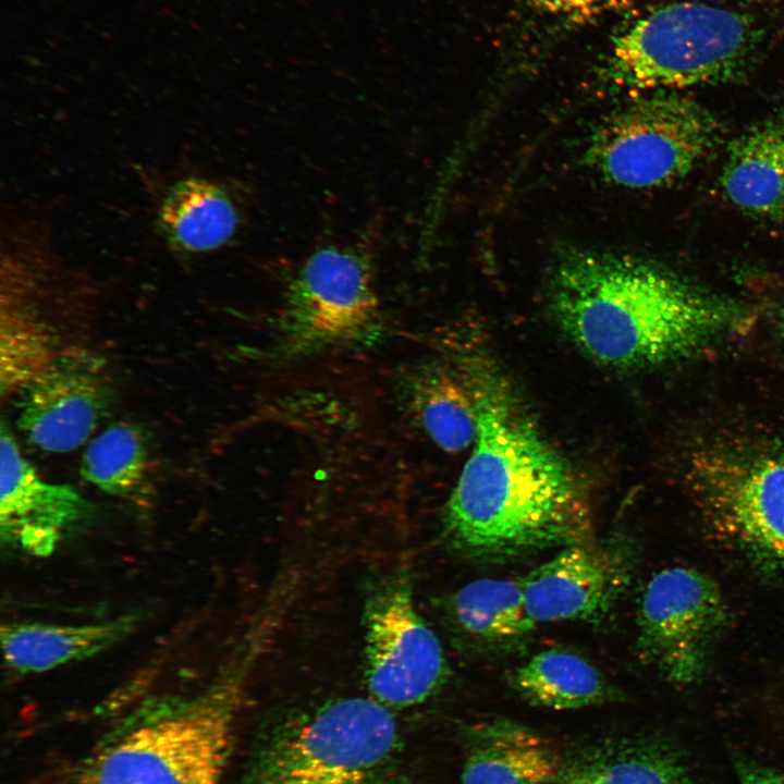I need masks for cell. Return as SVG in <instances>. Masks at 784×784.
Segmentation results:
<instances>
[{
    "label": "cell",
    "mask_w": 784,
    "mask_h": 784,
    "mask_svg": "<svg viewBox=\"0 0 784 784\" xmlns=\"http://www.w3.org/2000/svg\"><path fill=\"white\" fill-rule=\"evenodd\" d=\"M462 369L477 431L444 509L452 546L500 559L587 542L590 512L571 464L494 365L468 357Z\"/></svg>",
    "instance_id": "cell-1"
},
{
    "label": "cell",
    "mask_w": 784,
    "mask_h": 784,
    "mask_svg": "<svg viewBox=\"0 0 784 784\" xmlns=\"http://www.w3.org/2000/svg\"><path fill=\"white\" fill-rule=\"evenodd\" d=\"M549 307L565 336L616 369L656 366L687 354L733 324L725 302L652 262L574 250L555 266Z\"/></svg>",
    "instance_id": "cell-2"
},
{
    "label": "cell",
    "mask_w": 784,
    "mask_h": 784,
    "mask_svg": "<svg viewBox=\"0 0 784 784\" xmlns=\"http://www.w3.org/2000/svg\"><path fill=\"white\" fill-rule=\"evenodd\" d=\"M242 677L161 709L62 767L46 784H220L242 700Z\"/></svg>",
    "instance_id": "cell-3"
},
{
    "label": "cell",
    "mask_w": 784,
    "mask_h": 784,
    "mask_svg": "<svg viewBox=\"0 0 784 784\" xmlns=\"http://www.w3.org/2000/svg\"><path fill=\"white\" fill-rule=\"evenodd\" d=\"M763 29L749 15L702 2H673L630 24L613 41L610 77L618 85L672 90L740 78Z\"/></svg>",
    "instance_id": "cell-4"
},
{
    "label": "cell",
    "mask_w": 784,
    "mask_h": 784,
    "mask_svg": "<svg viewBox=\"0 0 784 784\" xmlns=\"http://www.w3.org/2000/svg\"><path fill=\"white\" fill-rule=\"evenodd\" d=\"M396 723L373 698L331 701L274 730L245 784H394Z\"/></svg>",
    "instance_id": "cell-5"
},
{
    "label": "cell",
    "mask_w": 784,
    "mask_h": 784,
    "mask_svg": "<svg viewBox=\"0 0 784 784\" xmlns=\"http://www.w3.org/2000/svg\"><path fill=\"white\" fill-rule=\"evenodd\" d=\"M716 136V122L703 107L659 90L607 118L592 134L585 156L612 184L661 187L685 177Z\"/></svg>",
    "instance_id": "cell-6"
},
{
    "label": "cell",
    "mask_w": 784,
    "mask_h": 784,
    "mask_svg": "<svg viewBox=\"0 0 784 784\" xmlns=\"http://www.w3.org/2000/svg\"><path fill=\"white\" fill-rule=\"evenodd\" d=\"M381 331L370 260L352 247L327 246L313 253L287 285L275 350L309 356L372 342Z\"/></svg>",
    "instance_id": "cell-7"
},
{
    "label": "cell",
    "mask_w": 784,
    "mask_h": 784,
    "mask_svg": "<svg viewBox=\"0 0 784 784\" xmlns=\"http://www.w3.org/2000/svg\"><path fill=\"white\" fill-rule=\"evenodd\" d=\"M689 479L720 537L784 573V451L703 453L693 462Z\"/></svg>",
    "instance_id": "cell-8"
},
{
    "label": "cell",
    "mask_w": 784,
    "mask_h": 784,
    "mask_svg": "<svg viewBox=\"0 0 784 784\" xmlns=\"http://www.w3.org/2000/svg\"><path fill=\"white\" fill-rule=\"evenodd\" d=\"M366 681L373 699L408 707L433 695L448 676L439 638L420 616L407 579L385 580L365 611Z\"/></svg>",
    "instance_id": "cell-9"
},
{
    "label": "cell",
    "mask_w": 784,
    "mask_h": 784,
    "mask_svg": "<svg viewBox=\"0 0 784 784\" xmlns=\"http://www.w3.org/2000/svg\"><path fill=\"white\" fill-rule=\"evenodd\" d=\"M723 618L721 593L709 577L693 568H665L642 596L639 646L670 681L689 684L702 673Z\"/></svg>",
    "instance_id": "cell-10"
},
{
    "label": "cell",
    "mask_w": 784,
    "mask_h": 784,
    "mask_svg": "<svg viewBox=\"0 0 784 784\" xmlns=\"http://www.w3.org/2000/svg\"><path fill=\"white\" fill-rule=\"evenodd\" d=\"M88 505L71 486L40 478L23 457L10 430L0 433V536L3 543L48 556L63 532L87 515Z\"/></svg>",
    "instance_id": "cell-11"
},
{
    "label": "cell",
    "mask_w": 784,
    "mask_h": 784,
    "mask_svg": "<svg viewBox=\"0 0 784 784\" xmlns=\"http://www.w3.org/2000/svg\"><path fill=\"white\" fill-rule=\"evenodd\" d=\"M108 402V389L95 372L53 362L21 390L19 426L40 450L69 452L93 433Z\"/></svg>",
    "instance_id": "cell-12"
},
{
    "label": "cell",
    "mask_w": 784,
    "mask_h": 784,
    "mask_svg": "<svg viewBox=\"0 0 784 784\" xmlns=\"http://www.w3.org/2000/svg\"><path fill=\"white\" fill-rule=\"evenodd\" d=\"M561 549L522 579L526 610L536 624L599 617L623 585L621 563L604 551L587 542Z\"/></svg>",
    "instance_id": "cell-13"
},
{
    "label": "cell",
    "mask_w": 784,
    "mask_h": 784,
    "mask_svg": "<svg viewBox=\"0 0 784 784\" xmlns=\"http://www.w3.org/2000/svg\"><path fill=\"white\" fill-rule=\"evenodd\" d=\"M135 626L136 617L131 614L79 625L8 624L1 627L2 654L7 665L17 673L46 672L112 648Z\"/></svg>",
    "instance_id": "cell-14"
},
{
    "label": "cell",
    "mask_w": 784,
    "mask_h": 784,
    "mask_svg": "<svg viewBox=\"0 0 784 784\" xmlns=\"http://www.w3.org/2000/svg\"><path fill=\"white\" fill-rule=\"evenodd\" d=\"M160 233L176 253H207L225 245L236 232V207L219 184L189 176L169 187L157 212Z\"/></svg>",
    "instance_id": "cell-15"
},
{
    "label": "cell",
    "mask_w": 784,
    "mask_h": 784,
    "mask_svg": "<svg viewBox=\"0 0 784 784\" xmlns=\"http://www.w3.org/2000/svg\"><path fill=\"white\" fill-rule=\"evenodd\" d=\"M560 765L556 750L539 734L495 721L476 731L461 784H546Z\"/></svg>",
    "instance_id": "cell-16"
},
{
    "label": "cell",
    "mask_w": 784,
    "mask_h": 784,
    "mask_svg": "<svg viewBox=\"0 0 784 784\" xmlns=\"http://www.w3.org/2000/svg\"><path fill=\"white\" fill-rule=\"evenodd\" d=\"M407 408L429 439L448 453L473 445L477 431L474 396L462 370L431 364L403 381Z\"/></svg>",
    "instance_id": "cell-17"
},
{
    "label": "cell",
    "mask_w": 784,
    "mask_h": 784,
    "mask_svg": "<svg viewBox=\"0 0 784 784\" xmlns=\"http://www.w3.org/2000/svg\"><path fill=\"white\" fill-rule=\"evenodd\" d=\"M721 183L727 198L747 213L784 218V128L772 119L736 138Z\"/></svg>",
    "instance_id": "cell-18"
},
{
    "label": "cell",
    "mask_w": 784,
    "mask_h": 784,
    "mask_svg": "<svg viewBox=\"0 0 784 784\" xmlns=\"http://www.w3.org/2000/svg\"><path fill=\"white\" fill-rule=\"evenodd\" d=\"M511 682L530 703L554 710L601 705L617 696L593 664L560 649L535 654L513 671Z\"/></svg>",
    "instance_id": "cell-19"
},
{
    "label": "cell",
    "mask_w": 784,
    "mask_h": 784,
    "mask_svg": "<svg viewBox=\"0 0 784 784\" xmlns=\"http://www.w3.org/2000/svg\"><path fill=\"white\" fill-rule=\"evenodd\" d=\"M451 609L464 633L487 642L520 638L536 626L526 610L522 580H473L456 591Z\"/></svg>",
    "instance_id": "cell-20"
},
{
    "label": "cell",
    "mask_w": 784,
    "mask_h": 784,
    "mask_svg": "<svg viewBox=\"0 0 784 784\" xmlns=\"http://www.w3.org/2000/svg\"><path fill=\"white\" fill-rule=\"evenodd\" d=\"M146 467V446L139 431L115 424L89 442L81 469L84 478L103 492L125 495L140 483Z\"/></svg>",
    "instance_id": "cell-21"
},
{
    "label": "cell",
    "mask_w": 784,
    "mask_h": 784,
    "mask_svg": "<svg viewBox=\"0 0 784 784\" xmlns=\"http://www.w3.org/2000/svg\"><path fill=\"white\" fill-rule=\"evenodd\" d=\"M0 383L2 393L21 391L52 363L44 327L21 304L1 303Z\"/></svg>",
    "instance_id": "cell-22"
},
{
    "label": "cell",
    "mask_w": 784,
    "mask_h": 784,
    "mask_svg": "<svg viewBox=\"0 0 784 784\" xmlns=\"http://www.w3.org/2000/svg\"><path fill=\"white\" fill-rule=\"evenodd\" d=\"M581 770L590 784H678L681 777L671 754L652 746L621 749Z\"/></svg>",
    "instance_id": "cell-23"
},
{
    "label": "cell",
    "mask_w": 784,
    "mask_h": 784,
    "mask_svg": "<svg viewBox=\"0 0 784 784\" xmlns=\"http://www.w3.org/2000/svg\"><path fill=\"white\" fill-rule=\"evenodd\" d=\"M537 13L566 26L627 9L639 0H525Z\"/></svg>",
    "instance_id": "cell-24"
},
{
    "label": "cell",
    "mask_w": 784,
    "mask_h": 784,
    "mask_svg": "<svg viewBox=\"0 0 784 784\" xmlns=\"http://www.w3.org/2000/svg\"><path fill=\"white\" fill-rule=\"evenodd\" d=\"M742 784H784V773L749 761L737 763Z\"/></svg>",
    "instance_id": "cell-25"
},
{
    "label": "cell",
    "mask_w": 784,
    "mask_h": 784,
    "mask_svg": "<svg viewBox=\"0 0 784 784\" xmlns=\"http://www.w3.org/2000/svg\"><path fill=\"white\" fill-rule=\"evenodd\" d=\"M564 784H590L588 781V777L584 773L583 770L574 771L566 779Z\"/></svg>",
    "instance_id": "cell-26"
},
{
    "label": "cell",
    "mask_w": 784,
    "mask_h": 784,
    "mask_svg": "<svg viewBox=\"0 0 784 784\" xmlns=\"http://www.w3.org/2000/svg\"><path fill=\"white\" fill-rule=\"evenodd\" d=\"M773 120L784 128V100L782 101L781 106L779 107Z\"/></svg>",
    "instance_id": "cell-27"
},
{
    "label": "cell",
    "mask_w": 784,
    "mask_h": 784,
    "mask_svg": "<svg viewBox=\"0 0 784 784\" xmlns=\"http://www.w3.org/2000/svg\"><path fill=\"white\" fill-rule=\"evenodd\" d=\"M740 1H755V0H740Z\"/></svg>",
    "instance_id": "cell-28"
}]
</instances>
